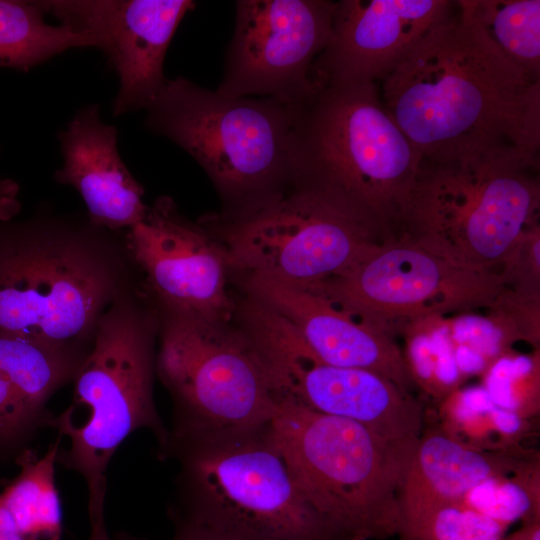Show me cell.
Instances as JSON below:
<instances>
[{
	"mask_svg": "<svg viewBox=\"0 0 540 540\" xmlns=\"http://www.w3.org/2000/svg\"><path fill=\"white\" fill-rule=\"evenodd\" d=\"M421 164L516 150L539 160L540 79L507 58L457 1L379 82Z\"/></svg>",
	"mask_w": 540,
	"mask_h": 540,
	"instance_id": "1",
	"label": "cell"
},
{
	"mask_svg": "<svg viewBox=\"0 0 540 540\" xmlns=\"http://www.w3.org/2000/svg\"><path fill=\"white\" fill-rule=\"evenodd\" d=\"M0 215V331L90 348L112 302L139 281L125 231L39 211Z\"/></svg>",
	"mask_w": 540,
	"mask_h": 540,
	"instance_id": "2",
	"label": "cell"
},
{
	"mask_svg": "<svg viewBox=\"0 0 540 540\" xmlns=\"http://www.w3.org/2000/svg\"><path fill=\"white\" fill-rule=\"evenodd\" d=\"M157 334V310L139 280L101 316L72 381V400L49 421L58 438L68 440L57 463L87 485L89 516L104 512L107 469L130 434L150 429L159 449L168 438L153 397Z\"/></svg>",
	"mask_w": 540,
	"mask_h": 540,
	"instance_id": "3",
	"label": "cell"
},
{
	"mask_svg": "<svg viewBox=\"0 0 540 540\" xmlns=\"http://www.w3.org/2000/svg\"><path fill=\"white\" fill-rule=\"evenodd\" d=\"M299 105L225 97L179 76L146 109L144 125L195 159L225 204L219 216L236 218L298 184Z\"/></svg>",
	"mask_w": 540,
	"mask_h": 540,
	"instance_id": "4",
	"label": "cell"
},
{
	"mask_svg": "<svg viewBox=\"0 0 540 540\" xmlns=\"http://www.w3.org/2000/svg\"><path fill=\"white\" fill-rule=\"evenodd\" d=\"M539 160L516 150L421 164L400 221L404 237L484 273L503 266L538 223Z\"/></svg>",
	"mask_w": 540,
	"mask_h": 540,
	"instance_id": "5",
	"label": "cell"
},
{
	"mask_svg": "<svg viewBox=\"0 0 540 540\" xmlns=\"http://www.w3.org/2000/svg\"><path fill=\"white\" fill-rule=\"evenodd\" d=\"M298 183L326 188L387 231L399 225L422 159L379 84H326L299 105Z\"/></svg>",
	"mask_w": 540,
	"mask_h": 540,
	"instance_id": "6",
	"label": "cell"
},
{
	"mask_svg": "<svg viewBox=\"0 0 540 540\" xmlns=\"http://www.w3.org/2000/svg\"><path fill=\"white\" fill-rule=\"evenodd\" d=\"M268 425L174 453L180 470L172 518L237 540H331L347 535L306 498L271 440Z\"/></svg>",
	"mask_w": 540,
	"mask_h": 540,
	"instance_id": "7",
	"label": "cell"
},
{
	"mask_svg": "<svg viewBox=\"0 0 540 540\" xmlns=\"http://www.w3.org/2000/svg\"><path fill=\"white\" fill-rule=\"evenodd\" d=\"M268 432L306 498L334 526L369 540L397 535L398 492L416 444L285 399Z\"/></svg>",
	"mask_w": 540,
	"mask_h": 540,
	"instance_id": "8",
	"label": "cell"
},
{
	"mask_svg": "<svg viewBox=\"0 0 540 540\" xmlns=\"http://www.w3.org/2000/svg\"><path fill=\"white\" fill-rule=\"evenodd\" d=\"M156 375L172 400L160 455L266 427L278 400L257 353L230 323L158 309Z\"/></svg>",
	"mask_w": 540,
	"mask_h": 540,
	"instance_id": "9",
	"label": "cell"
},
{
	"mask_svg": "<svg viewBox=\"0 0 540 540\" xmlns=\"http://www.w3.org/2000/svg\"><path fill=\"white\" fill-rule=\"evenodd\" d=\"M199 222L222 245L230 269L301 286L349 270L380 246L376 232L386 231L338 194L308 183L243 216Z\"/></svg>",
	"mask_w": 540,
	"mask_h": 540,
	"instance_id": "10",
	"label": "cell"
},
{
	"mask_svg": "<svg viewBox=\"0 0 540 540\" xmlns=\"http://www.w3.org/2000/svg\"><path fill=\"white\" fill-rule=\"evenodd\" d=\"M242 331L277 399L353 421L394 443L416 444L424 430L425 411L410 392L375 372L314 359L293 325L266 307L249 310Z\"/></svg>",
	"mask_w": 540,
	"mask_h": 540,
	"instance_id": "11",
	"label": "cell"
},
{
	"mask_svg": "<svg viewBox=\"0 0 540 540\" xmlns=\"http://www.w3.org/2000/svg\"><path fill=\"white\" fill-rule=\"evenodd\" d=\"M502 285L500 275L458 266L402 237L384 242L344 273L304 287L383 330L392 320L496 301Z\"/></svg>",
	"mask_w": 540,
	"mask_h": 540,
	"instance_id": "12",
	"label": "cell"
},
{
	"mask_svg": "<svg viewBox=\"0 0 540 540\" xmlns=\"http://www.w3.org/2000/svg\"><path fill=\"white\" fill-rule=\"evenodd\" d=\"M335 2L239 0L223 78L225 97L274 98L299 105L316 91L313 65L329 45Z\"/></svg>",
	"mask_w": 540,
	"mask_h": 540,
	"instance_id": "13",
	"label": "cell"
},
{
	"mask_svg": "<svg viewBox=\"0 0 540 540\" xmlns=\"http://www.w3.org/2000/svg\"><path fill=\"white\" fill-rule=\"evenodd\" d=\"M125 241L156 308L224 323L235 317L222 245L199 221L182 215L172 198L147 206L145 217L125 231Z\"/></svg>",
	"mask_w": 540,
	"mask_h": 540,
	"instance_id": "14",
	"label": "cell"
},
{
	"mask_svg": "<svg viewBox=\"0 0 540 540\" xmlns=\"http://www.w3.org/2000/svg\"><path fill=\"white\" fill-rule=\"evenodd\" d=\"M47 13L89 35L119 78L115 116L147 109L164 89L163 65L192 0H49Z\"/></svg>",
	"mask_w": 540,
	"mask_h": 540,
	"instance_id": "15",
	"label": "cell"
},
{
	"mask_svg": "<svg viewBox=\"0 0 540 540\" xmlns=\"http://www.w3.org/2000/svg\"><path fill=\"white\" fill-rule=\"evenodd\" d=\"M456 5L447 0L335 2L331 41L313 65L315 85L379 84Z\"/></svg>",
	"mask_w": 540,
	"mask_h": 540,
	"instance_id": "16",
	"label": "cell"
},
{
	"mask_svg": "<svg viewBox=\"0 0 540 540\" xmlns=\"http://www.w3.org/2000/svg\"><path fill=\"white\" fill-rule=\"evenodd\" d=\"M245 286L249 297L293 325L314 359L375 372L410 392L405 357L385 331L304 286L258 275H246Z\"/></svg>",
	"mask_w": 540,
	"mask_h": 540,
	"instance_id": "17",
	"label": "cell"
},
{
	"mask_svg": "<svg viewBox=\"0 0 540 540\" xmlns=\"http://www.w3.org/2000/svg\"><path fill=\"white\" fill-rule=\"evenodd\" d=\"M58 140L63 164L53 177L79 193L91 223L123 232L145 217L144 189L120 156L117 128L102 121L98 105L78 110Z\"/></svg>",
	"mask_w": 540,
	"mask_h": 540,
	"instance_id": "18",
	"label": "cell"
},
{
	"mask_svg": "<svg viewBox=\"0 0 540 540\" xmlns=\"http://www.w3.org/2000/svg\"><path fill=\"white\" fill-rule=\"evenodd\" d=\"M532 461L520 450H481L457 441L442 429L422 431L398 492L399 540H409L420 522L440 506Z\"/></svg>",
	"mask_w": 540,
	"mask_h": 540,
	"instance_id": "19",
	"label": "cell"
},
{
	"mask_svg": "<svg viewBox=\"0 0 540 540\" xmlns=\"http://www.w3.org/2000/svg\"><path fill=\"white\" fill-rule=\"evenodd\" d=\"M90 348L0 331V452L18 456L49 425V400L72 383Z\"/></svg>",
	"mask_w": 540,
	"mask_h": 540,
	"instance_id": "20",
	"label": "cell"
},
{
	"mask_svg": "<svg viewBox=\"0 0 540 540\" xmlns=\"http://www.w3.org/2000/svg\"><path fill=\"white\" fill-rule=\"evenodd\" d=\"M60 439L43 456L29 449L16 458L18 475L0 493V507L17 530L32 540H63L59 494L55 466Z\"/></svg>",
	"mask_w": 540,
	"mask_h": 540,
	"instance_id": "21",
	"label": "cell"
},
{
	"mask_svg": "<svg viewBox=\"0 0 540 540\" xmlns=\"http://www.w3.org/2000/svg\"><path fill=\"white\" fill-rule=\"evenodd\" d=\"M44 1L0 0V67L20 71L66 50L93 47L91 37L64 25H51Z\"/></svg>",
	"mask_w": 540,
	"mask_h": 540,
	"instance_id": "22",
	"label": "cell"
},
{
	"mask_svg": "<svg viewBox=\"0 0 540 540\" xmlns=\"http://www.w3.org/2000/svg\"><path fill=\"white\" fill-rule=\"evenodd\" d=\"M492 43L529 75L540 79L539 0H460Z\"/></svg>",
	"mask_w": 540,
	"mask_h": 540,
	"instance_id": "23",
	"label": "cell"
},
{
	"mask_svg": "<svg viewBox=\"0 0 540 540\" xmlns=\"http://www.w3.org/2000/svg\"><path fill=\"white\" fill-rule=\"evenodd\" d=\"M508 528L457 500L430 513L409 540H503Z\"/></svg>",
	"mask_w": 540,
	"mask_h": 540,
	"instance_id": "24",
	"label": "cell"
},
{
	"mask_svg": "<svg viewBox=\"0 0 540 540\" xmlns=\"http://www.w3.org/2000/svg\"><path fill=\"white\" fill-rule=\"evenodd\" d=\"M539 223L530 227L521 237L504 262L500 275L504 283L517 286L518 293L536 297L539 284Z\"/></svg>",
	"mask_w": 540,
	"mask_h": 540,
	"instance_id": "25",
	"label": "cell"
},
{
	"mask_svg": "<svg viewBox=\"0 0 540 540\" xmlns=\"http://www.w3.org/2000/svg\"><path fill=\"white\" fill-rule=\"evenodd\" d=\"M173 520L175 522V533L171 540H237L189 521Z\"/></svg>",
	"mask_w": 540,
	"mask_h": 540,
	"instance_id": "26",
	"label": "cell"
},
{
	"mask_svg": "<svg viewBox=\"0 0 540 540\" xmlns=\"http://www.w3.org/2000/svg\"><path fill=\"white\" fill-rule=\"evenodd\" d=\"M16 184L7 179H0V214L13 216L18 208Z\"/></svg>",
	"mask_w": 540,
	"mask_h": 540,
	"instance_id": "27",
	"label": "cell"
},
{
	"mask_svg": "<svg viewBox=\"0 0 540 540\" xmlns=\"http://www.w3.org/2000/svg\"><path fill=\"white\" fill-rule=\"evenodd\" d=\"M91 532L88 540H114L112 539L106 529L104 512L98 513L93 516H89ZM117 540H135L129 537H119Z\"/></svg>",
	"mask_w": 540,
	"mask_h": 540,
	"instance_id": "28",
	"label": "cell"
},
{
	"mask_svg": "<svg viewBox=\"0 0 540 540\" xmlns=\"http://www.w3.org/2000/svg\"><path fill=\"white\" fill-rule=\"evenodd\" d=\"M503 540H540V520L525 522L522 527Z\"/></svg>",
	"mask_w": 540,
	"mask_h": 540,
	"instance_id": "29",
	"label": "cell"
},
{
	"mask_svg": "<svg viewBox=\"0 0 540 540\" xmlns=\"http://www.w3.org/2000/svg\"><path fill=\"white\" fill-rule=\"evenodd\" d=\"M0 540H32L15 527L8 514L0 507Z\"/></svg>",
	"mask_w": 540,
	"mask_h": 540,
	"instance_id": "30",
	"label": "cell"
},
{
	"mask_svg": "<svg viewBox=\"0 0 540 540\" xmlns=\"http://www.w3.org/2000/svg\"><path fill=\"white\" fill-rule=\"evenodd\" d=\"M331 540H369V539L362 535L347 534V535H342V536L333 538Z\"/></svg>",
	"mask_w": 540,
	"mask_h": 540,
	"instance_id": "31",
	"label": "cell"
}]
</instances>
